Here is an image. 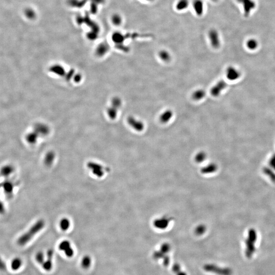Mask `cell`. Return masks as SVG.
I'll use <instances>...</instances> for the list:
<instances>
[{
	"instance_id": "1",
	"label": "cell",
	"mask_w": 275,
	"mask_h": 275,
	"mask_svg": "<svg viewBox=\"0 0 275 275\" xmlns=\"http://www.w3.org/2000/svg\"><path fill=\"white\" fill-rule=\"evenodd\" d=\"M43 220H39L30 228L28 230L21 235L17 239V243L19 246H24L28 244L37 233H39L45 226Z\"/></svg>"
},
{
	"instance_id": "2",
	"label": "cell",
	"mask_w": 275,
	"mask_h": 275,
	"mask_svg": "<svg viewBox=\"0 0 275 275\" xmlns=\"http://www.w3.org/2000/svg\"><path fill=\"white\" fill-rule=\"evenodd\" d=\"M204 270L208 272H214L219 275H231L232 274V270L230 268H223L214 264L205 265Z\"/></svg>"
},
{
	"instance_id": "3",
	"label": "cell",
	"mask_w": 275,
	"mask_h": 275,
	"mask_svg": "<svg viewBox=\"0 0 275 275\" xmlns=\"http://www.w3.org/2000/svg\"><path fill=\"white\" fill-rule=\"evenodd\" d=\"M87 167L91 170V172L98 178H102L105 174V168L102 165L93 162H88Z\"/></svg>"
},
{
	"instance_id": "4",
	"label": "cell",
	"mask_w": 275,
	"mask_h": 275,
	"mask_svg": "<svg viewBox=\"0 0 275 275\" xmlns=\"http://www.w3.org/2000/svg\"><path fill=\"white\" fill-rule=\"evenodd\" d=\"M59 249L64 252L68 258H71L74 255V250L71 246V243L68 240H63L61 242L59 245Z\"/></svg>"
},
{
	"instance_id": "5",
	"label": "cell",
	"mask_w": 275,
	"mask_h": 275,
	"mask_svg": "<svg viewBox=\"0 0 275 275\" xmlns=\"http://www.w3.org/2000/svg\"><path fill=\"white\" fill-rule=\"evenodd\" d=\"M54 250L50 249L46 252V258L41 265L42 268L46 272L51 271L53 267Z\"/></svg>"
},
{
	"instance_id": "6",
	"label": "cell",
	"mask_w": 275,
	"mask_h": 275,
	"mask_svg": "<svg viewBox=\"0 0 275 275\" xmlns=\"http://www.w3.org/2000/svg\"><path fill=\"white\" fill-rule=\"evenodd\" d=\"M227 87L226 83L223 80H221L218 82L211 89V94L215 97L219 96L224 89Z\"/></svg>"
},
{
	"instance_id": "7",
	"label": "cell",
	"mask_w": 275,
	"mask_h": 275,
	"mask_svg": "<svg viewBox=\"0 0 275 275\" xmlns=\"http://www.w3.org/2000/svg\"><path fill=\"white\" fill-rule=\"evenodd\" d=\"M208 37L211 45L214 48H218L220 46V40L218 33L215 30H211L208 32Z\"/></svg>"
},
{
	"instance_id": "8",
	"label": "cell",
	"mask_w": 275,
	"mask_h": 275,
	"mask_svg": "<svg viewBox=\"0 0 275 275\" xmlns=\"http://www.w3.org/2000/svg\"><path fill=\"white\" fill-rule=\"evenodd\" d=\"M128 123L137 131H142L144 128V125L142 122L137 120L134 117L130 116L127 118Z\"/></svg>"
},
{
	"instance_id": "9",
	"label": "cell",
	"mask_w": 275,
	"mask_h": 275,
	"mask_svg": "<svg viewBox=\"0 0 275 275\" xmlns=\"http://www.w3.org/2000/svg\"><path fill=\"white\" fill-rule=\"evenodd\" d=\"M240 76V72L235 67L230 66L227 69L226 77L228 80L235 81L238 79Z\"/></svg>"
},
{
	"instance_id": "10",
	"label": "cell",
	"mask_w": 275,
	"mask_h": 275,
	"mask_svg": "<svg viewBox=\"0 0 275 275\" xmlns=\"http://www.w3.org/2000/svg\"><path fill=\"white\" fill-rule=\"evenodd\" d=\"M193 7L197 16L202 15L204 11V4L202 0H194L193 1Z\"/></svg>"
},
{
	"instance_id": "11",
	"label": "cell",
	"mask_w": 275,
	"mask_h": 275,
	"mask_svg": "<svg viewBox=\"0 0 275 275\" xmlns=\"http://www.w3.org/2000/svg\"><path fill=\"white\" fill-rule=\"evenodd\" d=\"M14 171V168L11 165H5L0 169L1 176L8 178Z\"/></svg>"
},
{
	"instance_id": "12",
	"label": "cell",
	"mask_w": 275,
	"mask_h": 275,
	"mask_svg": "<svg viewBox=\"0 0 275 275\" xmlns=\"http://www.w3.org/2000/svg\"><path fill=\"white\" fill-rule=\"evenodd\" d=\"M92 259L89 255H86L83 257L81 261V267L83 269L87 270L91 267Z\"/></svg>"
},
{
	"instance_id": "13",
	"label": "cell",
	"mask_w": 275,
	"mask_h": 275,
	"mask_svg": "<svg viewBox=\"0 0 275 275\" xmlns=\"http://www.w3.org/2000/svg\"><path fill=\"white\" fill-rule=\"evenodd\" d=\"M173 112L172 111L168 110L163 112L159 117V120L162 123H167L170 120L173 116Z\"/></svg>"
},
{
	"instance_id": "14",
	"label": "cell",
	"mask_w": 275,
	"mask_h": 275,
	"mask_svg": "<svg viewBox=\"0 0 275 275\" xmlns=\"http://www.w3.org/2000/svg\"><path fill=\"white\" fill-rule=\"evenodd\" d=\"M22 264V261L21 259L17 257L12 260L11 263V268L13 271H17L21 268Z\"/></svg>"
},
{
	"instance_id": "15",
	"label": "cell",
	"mask_w": 275,
	"mask_h": 275,
	"mask_svg": "<svg viewBox=\"0 0 275 275\" xmlns=\"http://www.w3.org/2000/svg\"><path fill=\"white\" fill-rule=\"evenodd\" d=\"M55 158V154L53 151L48 152L45 155V163L46 166H50L53 163Z\"/></svg>"
},
{
	"instance_id": "16",
	"label": "cell",
	"mask_w": 275,
	"mask_h": 275,
	"mask_svg": "<svg viewBox=\"0 0 275 275\" xmlns=\"http://www.w3.org/2000/svg\"><path fill=\"white\" fill-rule=\"evenodd\" d=\"M206 92L204 90L199 89L195 91L192 94L193 99L195 101H199L205 97Z\"/></svg>"
},
{
	"instance_id": "17",
	"label": "cell",
	"mask_w": 275,
	"mask_h": 275,
	"mask_svg": "<svg viewBox=\"0 0 275 275\" xmlns=\"http://www.w3.org/2000/svg\"><path fill=\"white\" fill-rule=\"evenodd\" d=\"M189 4V0H179L176 5V9L178 11L184 10L188 7Z\"/></svg>"
},
{
	"instance_id": "18",
	"label": "cell",
	"mask_w": 275,
	"mask_h": 275,
	"mask_svg": "<svg viewBox=\"0 0 275 275\" xmlns=\"http://www.w3.org/2000/svg\"><path fill=\"white\" fill-rule=\"evenodd\" d=\"M4 191L6 194H11L12 193L13 189H14V186L12 183H11V182H6L2 185Z\"/></svg>"
},
{
	"instance_id": "19",
	"label": "cell",
	"mask_w": 275,
	"mask_h": 275,
	"mask_svg": "<svg viewBox=\"0 0 275 275\" xmlns=\"http://www.w3.org/2000/svg\"><path fill=\"white\" fill-rule=\"evenodd\" d=\"M70 222L67 218H63L60 222V226L63 231H66L70 227Z\"/></svg>"
},
{
	"instance_id": "20",
	"label": "cell",
	"mask_w": 275,
	"mask_h": 275,
	"mask_svg": "<svg viewBox=\"0 0 275 275\" xmlns=\"http://www.w3.org/2000/svg\"><path fill=\"white\" fill-rule=\"evenodd\" d=\"M159 57L164 61L168 62L170 60V54L167 50H162L159 52Z\"/></svg>"
},
{
	"instance_id": "21",
	"label": "cell",
	"mask_w": 275,
	"mask_h": 275,
	"mask_svg": "<svg viewBox=\"0 0 275 275\" xmlns=\"http://www.w3.org/2000/svg\"><path fill=\"white\" fill-rule=\"evenodd\" d=\"M35 259L38 264L42 265L45 260V254L42 251H39L37 252L35 256Z\"/></svg>"
},
{
	"instance_id": "22",
	"label": "cell",
	"mask_w": 275,
	"mask_h": 275,
	"mask_svg": "<svg viewBox=\"0 0 275 275\" xmlns=\"http://www.w3.org/2000/svg\"><path fill=\"white\" fill-rule=\"evenodd\" d=\"M52 71H54L56 74H63L64 73V69L61 66H55L52 68Z\"/></svg>"
},
{
	"instance_id": "23",
	"label": "cell",
	"mask_w": 275,
	"mask_h": 275,
	"mask_svg": "<svg viewBox=\"0 0 275 275\" xmlns=\"http://www.w3.org/2000/svg\"><path fill=\"white\" fill-rule=\"evenodd\" d=\"M6 269H7V267L5 263L0 257V271H5Z\"/></svg>"
},
{
	"instance_id": "24",
	"label": "cell",
	"mask_w": 275,
	"mask_h": 275,
	"mask_svg": "<svg viewBox=\"0 0 275 275\" xmlns=\"http://www.w3.org/2000/svg\"><path fill=\"white\" fill-rule=\"evenodd\" d=\"M1 188V187H0ZM5 209L4 205L3 204V203L2 202L1 200H0V214H3L4 213Z\"/></svg>"
},
{
	"instance_id": "25",
	"label": "cell",
	"mask_w": 275,
	"mask_h": 275,
	"mask_svg": "<svg viewBox=\"0 0 275 275\" xmlns=\"http://www.w3.org/2000/svg\"><path fill=\"white\" fill-rule=\"evenodd\" d=\"M211 1H212L215 2V1H216V0H211Z\"/></svg>"
},
{
	"instance_id": "26",
	"label": "cell",
	"mask_w": 275,
	"mask_h": 275,
	"mask_svg": "<svg viewBox=\"0 0 275 275\" xmlns=\"http://www.w3.org/2000/svg\"><path fill=\"white\" fill-rule=\"evenodd\" d=\"M146 1H152V0H146Z\"/></svg>"
}]
</instances>
